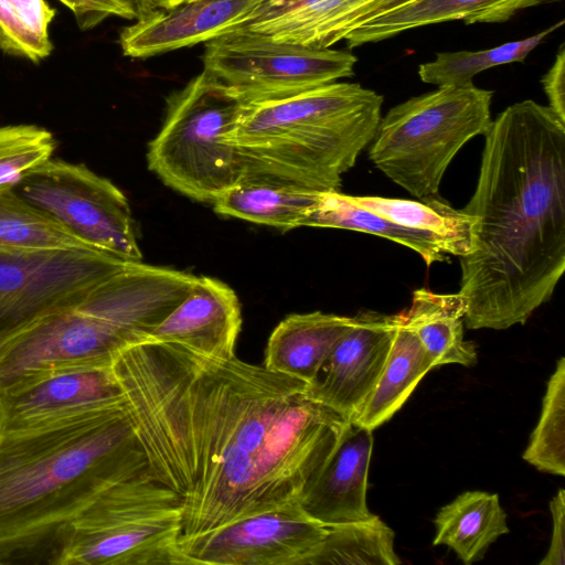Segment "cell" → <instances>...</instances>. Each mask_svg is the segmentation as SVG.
Returning <instances> with one entry per match:
<instances>
[{"label":"cell","mask_w":565,"mask_h":565,"mask_svg":"<svg viewBox=\"0 0 565 565\" xmlns=\"http://www.w3.org/2000/svg\"><path fill=\"white\" fill-rule=\"evenodd\" d=\"M111 367L152 473L178 499L180 548L299 502L350 424L307 383L236 356L148 340Z\"/></svg>","instance_id":"6da1fadb"},{"label":"cell","mask_w":565,"mask_h":565,"mask_svg":"<svg viewBox=\"0 0 565 565\" xmlns=\"http://www.w3.org/2000/svg\"><path fill=\"white\" fill-rule=\"evenodd\" d=\"M473 195L471 248L460 257L468 329L523 324L565 269V121L526 99L484 135Z\"/></svg>","instance_id":"7a4b0ae2"},{"label":"cell","mask_w":565,"mask_h":565,"mask_svg":"<svg viewBox=\"0 0 565 565\" xmlns=\"http://www.w3.org/2000/svg\"><path fill=\"white\" fill-rule=\"evenodd\" d=\"M147 468L125 407L0 431V565H58L84 509Z\"/></svg>","instance_id":"3957f363"},{"label":"cell","mask_w":565,"mask_h":565,"mask_svg":"<svg viewBox=\"0 0 565 565\" xmlns=\"http://www.w3.org/2000/svg\"><path fill=\"white\" fill-rule=\"evenodd\" d=\"M382 104L376 92L347 82L244 104L236 134L242 178L339 191L376 132Z\"/></svg>","instance_id":"277c9868"},{"label":"cell","mask_w":565,"mask_h":565,"mask_svg":"<svg viewBox=\"0 0 565 565\" xmlns=\"http://www.w3.org/2000/svg\"><path fill=\"white\" fill-rule=\"evenodd\" d=\"M243 107L235 90L203 71L167 99L148 168L169 188L213 204L243 177L236 145Z\"/></svg>","instance_id":"5b68a950"},{"label":"cell","mask_w":565,"mask_h":565,"mask_svg":"<svg viewBox=\"0 0 565 565\" xmlns=\"http://www.w3.org/2000/svg\"><path fill=\"white\" fill-rule=\"evenodd\" d=\"M493 92L473 83L440 86L392 107L370 142L374 166L411 195L438 196L447 167L491 124Z\"/></svg>","instance_id":"8992f818"},{"label":"cell","mask_w":565,"mask_h":565,"mask_svg":"<svg viewBox=\"0 0 565 565\" xmlns=\"http://www.w3.org/2000/svg\"><path fill=\"white\" fill-rule=\"evenodd\" d=\"M178 499L150 467L110 486L74 520L58 565L186 564Z\"/></svg>","instance_id":"52a82bcc"},{"label":"cell","mask_w":565,"mask_h":565,"mask_svg":"<svg viewBox=\"0 0 565 565\" xmlns=\"http://www.w3.org/2000/svg\"><path fill=\"white\" fill-rule=\"evenodd\" d=\"M203 71L244 104L286 97L354 75L352 53L275 41L237 28L205 42Z\"/></svg>","instance_id":"ba28073f"},{"label":"cell","mask_w":565,"mask_h":565,"mask_svg":"<svg viewBox=\"0 0 565 565\" xmlns=\"http://www.w3.org/2000/svg\"><path fill=\"white\" fill-rule=\"evenodd\" d=\"M13 188L87 245L129 263L142 262L126 195L84 164L50 159Z\"/></svg>","instance_id":"9c48e42d"},{"label":"cell","mask_w":565,"mask_h":565,"mask_svg":"<svg viewBox=\"0 0 565 565\" xmlns=\"http://www.w3.org/2000/svg\"><path fill=\"white\" fill-rule=\"evenodd\" d=\"M129 264L97 249L0 248V345L41 318L76 307Z\"/></svg>","instance_id":"30bf717a"},{"label":"cell","mask_w":565,"mask_h":565,"mask_svg":"<svg viewBox=\"0 0 565 565\" xmlns=\"http://www.w3.org/2000/svg\"><path fill=\"white\" fill-rule=\"evenodd\" d=\"M327 530L297 502L232 522L180 551L186 564L308 565Z\"/></svg>","instance_id":"8fae6325"},{"label":"cell","mask_w":565,"mask_h":565,"mask_svg":"<svg viewBox=\"0 0 565 565\" xmlns=\"http://www.w3.org/2000/svg\"><path fill=\"white\" fill-rule=\"evenodd\" d=\"M198 277L142 262L130 263L95 286L76 308L140 343L151 340L154 329L190 295Z\"/></svg>","instance_id":"7c38bea8"},{"label":"cell","mask_w":565,"mask_h":565,"mask_svg":"<svg viewBox=\"0 0 565 565\" xmlns=\"http://www.w3.org/2000/svg\"><path fill=\"white\" fill-rule=\"evenodd\" d=\"M113 407H125V396L111 365L58 370L0 392V431Z\"/></svg>","instance_id":"4fadbf2b"},{"label":"cell","mask_w":565,"mask_h":565,"mask_svg":"<svg viewBox=\"0 0 565 565\" xmlns=\"http://www.w3.org/2000/svg\"><path fill=\"white\" fill-rule=\"evenodd\" d=\"M394 328L395 315L374 311L355 315L307 385V395L351 422L381 375Z\"/></svg>","instance_id":"5bb4252c"},{"label":"cell","mask_w":565,"mask_h":565,"mask_svg":"<svg viewBox=\"0 0 565 565\" xmlns=\"http://www.w3.org/2000/svg\"><path fill=\"white\" fill-rule=\"evenodd\" d=\"M260 0H186L120 32L125 56L141 58L207 42L243 25Z\"/></svg>","instance_id":"9a60e30c"},{"label":"cell","mask_w":565,"mask_h":565,"mask_svg":"<svg viewBox=\"0 0 565 565\" xmlns=\"http://www.w3.org/2000/svg\"><path fill=\"white\" fill-rule=\"evenodd\" d=\"M372 431L350 422L338 447L300 498V507L311 519L333 526L374 515L366 503Z\"/></svg>","instance_id":"2e32d148"},{"label":"cell","mask_w":565,"mask_h":565,"mask_svg":"<svg viewBox=\"0 0 565 565\" xmlns=\"http://www.w3.org/2000/svg\"><path fill=\"white\" fill-rule=\"evenodd\" d=\"M242 327L241 303L225 282L199 276L190 295L151 333L203 355L232 359Z\"/></svg>","instance_id":"e0dca14e"},{"label":"cell","mask_w":565,"mask_h":565,"mask_svg":"<svg viewBox=\"0 0 565 565\" xmlns=\"http://www.w3.org/2000/svg\"><path fill=\"white\" fill-rule=\"evenodd\" d=\"M559 0H415L362 22L344 39L353 49L404 31L447 21L466 24L504 22L519 11Z\"/></svg>","instance_id":"ac0fdd59"},{"label":"cell","mask_w":565,"mask_h":565,"mask_svg":"<svg viewBox=\"0 0 565 565\" xmlns=\"http://www.w3.org/2000/svg\"><path fill=\"white\" fill-rule=\"evenodd\" d=\"M353 317L313 311L287 316L271 332L264 367L310 384Z\"/></svg>","instance_id":"d6986e66"},{"label":"cell","mask_w":565,"mask_h":565,"mask_svg":"<svg viewBox=\"0 0 565 565\" xmlns=\"http://www.w3.org/2000/svg\"><path fill=\"white\" fill-rule=\"evenodd\" d=\"M434 364L403 312L395 315L392 345L373 390L351 422L374 430L390 420Z\"/></svg>","instance_id":"ffe728a7"},{"label":"cell","mask_w":565,"mask_h":565,"mask_svg":"<svg viewBox=\"0 0 565 565\" xmlns=\"http://www.w3.org/2000/svg\"><path fill=\"white\" fill-rule=\"evenodd\" d=\"M320 193L279 181L242 178L213 206L220 215L286 232L303 226Z\"/></svg>","instance_id":"44dd1931"},{"label":"cell","mask_w":565,"mask_h":565,"mask_svg":"<svg viewBox=\"0 0 565 565\" xmlns=\"http://www.w3.org/2000/svg\"><path fill=\"white\" fill-rule=\"evenodd\" d=\"M434 545H446L467 565L483 558L489 546L509 533L499 495L466 491L444 505L434 519Z\"/></svg>","instance_id":"7402d4cb"},{"label":"cell","mask_w":565,"mask_h":565,"mask_svg":"<svg viewBox=\"0 0 565 565\" xmlns=\"http://www.w3.org/2000/svg\"><path fill=\"white\" fill-rule=\"evenodd\" d=\"M434 367L444 364L473 366L476 345L463 339L465 302L457 294H437L427 288L414 291L411 307L403 311Z\"/></svg>","instance_id":"603a6c76"},{"label":"cell","mask_w":565,"mask_h":565,"mask_svg":"<svg viewBox=\"0 0 565 565\" xmlns=\"http://www.w3.org/2000/svg\"><path fill=\"white\" fill-rule=\"evenodd\" d=\"M354 204L385 218L435 236L447 255L462 257L471 248L473 218L444 200L413 201L383 196L348 195Z\"/></svg>","instance_id":"cb8c5ba5"},{"label":"cell","mask_w":565,"mask_h":565,"mask_svg":"<svg viewBox=\"0 0 565 565\" xmlns=\"http://www.w3.org/2000/svg\"><path fill=\"white\" fill-rule=\"evenodd\" d=\"M303 226L351 230L381 236L411 248L424 259L427 267L447 258L443 245L435 236L398 225L370 212L339 191L320 193Z\"/></svg>","instance_id":"d4e9b609"},{"label":"cell","mask_w":565,"mask_h":565,"mask_svg":"<svg viewBox=\"0 0 565 565\" xmlns=\"http://www.w3.org/2000/svg\"><path fill=\"white\" fill-rule=\"evenodd\" d=\"M0 248L96 249L76 237L53 216L23 199L13 185H0Z\"/></svg>","instance_id":"484cf974"},{"label":"cell","mask_w":565,"mask_h":565,"mask_svg":"<svg viewBox=\"0 0 565 565\" xmlns=\"http://www.w3.org/2000/svg\"><path fill=\"white\" fill-rule=\"evenodd\" d=\"M308 565H398L395 534L377 515L366 521L327 526Z\"/></svg>","instance_id":"4316f807"},{"label":"cell","mask_w":565,"mask_h":565,"mask_svg":"<svg viewBox=\"0 0 565 565\" xmlns=\"http://www.w3.org/2000/svg\"><path fill=\"white\" fill-rule=\"evenodd\" d=\"M563 24L564 21H559L532 36L488 50L437 53L434 61L419 65L418 76L422 82L438 87L470 84L477 74L488 68L523 62L548 34Z\"/></svg>","instance_id":"83f0119b"},{"label":"cell","mask_w":565,"mask_h":565,"mask_svg":"<svg viewBox=\"0 0 565 565\" xmlns=\"http://www.w3.org/2000/svg\"><path fill=\"white\" fill-rule=\"evenodd\" d=\"M523 459L537 470L565 476V359L556 363Z\"/></svg>","instance_id":"f1b7e54d"},{"label":"cell","mask_w":565,"mask_h":565,"mask_svg":"<svg viewBox=\"0 0 565 565\" xmlns=\"http://www.w3.org/2000/svg\"><path fill=\"white\" fill-rule=\"evenodd\" d=\"M54 17L46 0H0V51L32 62L47 57Z\"/></svg>","instance_id":"f546056e"},{"label":"cell","mask_w":565,"mask_h":565,"mask_svg":"<svg viewBox=\"0 0 565 565\" xmlns=\"http://www.w3.org/2000/svg\"><path fill=\"white\" fill-rule=\"evenodd\" d=\"M55 139L35 125L0 127V185H14L29 171L50 160Z\"/></svg>","instance_id":"4dcf8cb0"},{"label":"cell","mask_w":565,"mask_h":565,"mask_svg":"<svg viewBox=\"0 0 565 565\" xmlns=\"http://www.w3.org/2000/svg\"><path fill=\"white\" fill-rule=\"evenodd\" d=\"M74 14L81 30H88L108 17L136 19V11L119 0H58Z\"/></svg>","instance_id":"1f68e13d"},{"label":"cell","mask_w":565,"mask_h":565,"mask_svg":"<svg viewBox=\"0 0 565 565\" xmlns=\"http://www.w3.org/2000/svg\"><path fill=\"white\" fill-rule=\"evenodd\" d=\"M553 520L550 547L540 565L565 564V491L558 489L550 502Z\"/></svg>","instance_id":"d6a6232c"},{"label":"cell","mask_w":565,"mask_h":565,"mask_svg":"<svg viewBox=\"0 0 565 565\" xmlns=\"http://www.w3.org/2000/svg\"><path fill=\"white\" fill-rule=\"evenodd\" d=\"M548 107L565 121V44L562 43L550 70L541 79Z\"/></svg>","instance_id":"836d02e7"},{"label":"cell","mask_w":565,"mask_h":565,"mask_svg":"<svg viewBox=\"0 0 565 565\" xmlns=\"http://www.w3.org/2000/svg\"><path fill=\"white\" fill-rule=\"evenodd\" d=\"M415 0H374L363 7L351 11L340 23L334 38L333 44L344 39L345 34L361 24L379 14L385 13L401 6Z\"/></svg>","instance_id":"e575fe53"},{"label":"cell","mask_w":565,"mask_h":565,"mask_svg":"<svg viewBox=\"0 0 565 565\" xmlns=\"http://www.w3.org/2000/svg\"><path fill=\"white\" fill-rule=\"evenodd\" d=\"M372 1L374 0H344L338 10L335 19L327 36L326 47H330L333 44L334 34L344 17H347L351 11L360 7H363Z\"/></svg>","instance_id":"d590c367"},{"label":"cell","mask_w":565,"mask_h":565,"mask_svg":"<svg viewBox=\"0 0 565 565\" xmlns=\"http://www.w3.org/2000/svg\"><path fill=\"white\" fill-rule=\"evenodd\" d=\"M174 0H135L137 18L146 17L154 11L172 8Z\"/></svg>","instance_id":"8d00e7d4"},{"label":"cell","mask_w":565,"mask_h":565,"mask_svg":"<svg viewBox=\"0 0 565 565\" xmlns=\"http://www.w3.org/2000/svg\"><path fill=\"white\" fill-rule=\"evenodd\" d=\"M119 1L122 2L124 4L128 6V7L132 8L136 11V9H135V0H119Z\"/></svg>","instance_id":"74e56055"},{"label":"cell","mask_w":565,"mask_h":565,"mask_svg":"<svg viewBox=\"0 0 565 565\" xmlns=\"http://www.w3.org/2000/svg\"><path fill=\"white\" fill-rule=\"evenodd\" d=\"M184 1H186V0H174V4H173V7H175V6L180 4V3L184 2ZM173 7H172V8H173Z\"/></svg>","instance_id":"f35d334b"}]
</instances>
